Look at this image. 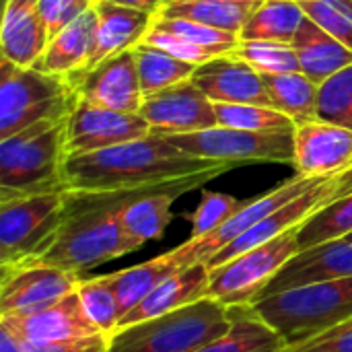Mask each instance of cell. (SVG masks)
Masks as SVG:
<instances>
[{"instance_id":"31","label":"cell","mask_w":352,"mask_h":352,"mask_svg":"<svg viewBox=\"0 0 352 352\" xmlns=\"http://www.w3.org/2000/svg\"><path fill=\"white\" fill-rule=\"evenodd\" d=\"M76 295L80 299V305L89 322L95 326L97 332L113 336L120 330L124 311L120 305L118 291L113 287L111 272L91 278H80L76 287Z\"/></svg>"},{"instance_id":"34","label":"cell","mask_w":352,"mask_h":352,"mask_svg":"<svg viewBox=\"0 0 352 352\" xmlns=\"http://www.w3.org/2000/svg\"><path fill=\"white\" fill-rule=\"evenodd\" d=\"M153 27L175 33L184 39H188L190 43L202 47L204 52H208L210 56H225L231 54L237 45H239V35L231 33V31H223L217 27H208L204 23H196L190 19H182V16H165V14H157L153 21Z\"/></svg>"},{"instance_id":"17","label":"cell","mask_w":352,"mask_h":352,"mask_svg":"<svg viewBox=\"0 0 352 352\" xmlns=\"http://www.w3.org/2000/svg\"><path fill=\"white\" fill-rule=\"evenodd\" d=\"M0 324L8 328L19 340H23V344H41L97 334L80 305L76 291L35 314L0 316Z\"/></svg>"},{"instance_id":"16","label":"cell","mask_w":352,"mask_h":352,"mask_svg":"<svg viewBox=\"0 0 352 352\" xmlns=\"http://www.w3.org/2000/svg\"><path fill=\"white\" fill-rule=\"evenodd\" d=\"M192 82L214 103L272 105L262 74L233 54L214 56L196 66Z\"/></svg>"},{"instance_id":"19","label":"cell","mask_w":352,"mask_h":352,"mask_svg":"<svg viewBox=\"0 0 352 352\" xmlns=\"http://www.w3.org/2000/svg\"><path fill=\"white\" fill-rule=\"evenodd\" d=\"M95 12H97V23L93 33V50H91L89 64L82 72L99 66L101 62L122 52L134 50L138 43H142L144 35L151 31L155 21V14L134 10L109 0H97Z\"/></svg>"},{"instance_id":"7","label":"cell","mask_w":352,"mask_h":352,"mask_svg":"<svg viewBox=\"0 0 352 352\" xmlns=\"http://www.w3.org/2000/svg\"><path fill=\"white\" fill-rule=\"evenodd\" d=\"M299 231L295 229L210 268L208 297L229 307L256 303L278 272L301 252Z\"/></svg>"},{"instance_id":"12","label":"cell","mask_w":352,"mask_h":352,"mask_svg":"<svg viewBox=\"0 0 352 352\" xmlns=\"http://www.w3.org/2000/svg\"><path fill=\"white\" fill-rule=\"evenodd\" d=\"M148 134L151 126L140 113H124L78 99L76 107L66 118V155H87L138 140Z\"/></svg>"},{"instance_id":"43","label":"cell","mask_w":352,"mask_h":352,"mask_svg":"<svg viewBox=\"0 0 352 352\" xmlns=\"http://www.w3.org/2000/svg\"><path fill=\"white\" fill-rule=\"evenodd\" d=\"M0 352H27L23 340H19L8 328L0 324Z\"/></svg>"},{"instance_id":"10","label":"cell","mask_w":352,"mask_h":352,"mask_svg":"<svg viewBox=\"0 0 352 352\" xmlns=\"http://www.w3.org/2000/svg\"><path fill=\"white\" fill-rule=\"evenodd\" d=\"M80 278L39 258L0 266V316L41 311L74 293Z\"/></svg>"},{"instance_id":"40","label":"cell","mask_w":352,"mask_h":352,"mask_svg":"<svg viewBox=\"0 0 352 352\" xmlns=\"http://www.w3.org/2000/svg\"><path fill=\"white\" fill-rule=\"evenodd\" d=\"M287 352H352V318Z\"/></svg>"},{"instance_id":"9","label":"cell","mask_w":352,"mask_h":352,"mask_svg":"<svg viewBox=\"0 0 352 352\" xmlns=\"http://www.w3.org/2000/svg\"><path fill=\"white\" fill-rule=\"evenodd\" d=\"M165 138L192 157L229 163L233 167L248 163L293 165L295 157L293 132H250L212 126L200 132L173 134Z\"/></svg>"},{"instance_id":"13","label":"cell","mask_w":352,"mask_h":352,"mask_svg":"<svg viewBox=\"0 0 352 352\" xmlns=\"http://www.w3.org/2000/svg\"><path fill=\"white\" fill-rule=\"evenodd\" d=\"M151 126V134H192L219 126L214 101H210L192 78L142 99L138 111Z\"/></svg>"},{"instance_id":"23","label":"cell","mask_w":352,"mask_h":352,"mask_svg":"<svg viewBox=\"0 0 352 352\" xmlns=\"http://www.w3.org/2000/svg\"><path fill=\"white\" fill-rule=\"evenodd\" d=\"M293 47L297 52L301 72L318 85L326 82L352 64L351 47L326 33L307 16L293 39Z\"/></svg>"},{"instance_id":"8","label":"cell","mask_w":352,"mask_h":352,"mask_svg":"<svg viewBox=\"0 0 352 352\" xmlns=\"http://www.w3.org/2000/svg\"><path fill=\"white\" fill-rule=\"evenodd\" d=\"M68 192H45L0 202V266L37 258L58 233Z\"/></svg>"},{"instance_id":"30","label":"cell","mask_w":352,"mask_h":352,"mask_svg":"<svg viewBox=\"0 0 352 352\" xmlns=\"http://www.w3.org/2000/svg\"><path fill=\"white\" fill-rule=\"evenodd\" d=\"M134 56H136V68H138V78L144 97L190 80L196 70V64L184 62L146 43H138L134 47Z\"/></svg>"},{"instance_id":"2","label":"cell","mask_w":352,"mask_h":352,"mask_svg":"<svg viewBox=\"0 0 352 352\" xmlns=\"http://www.w3.org/2000/svg\"><path fill=\"white\" fill-rule=\"evenodd\" d=\"M175 190H184V188H175ZM144 192H161V190L109 192V194L68 192L62 225L54 235V239L50 241V245L37 258L82 276V272H89L105 262L138 252L140 245L126 235L120 223V210L128 200ZM184 192L188 194V190Z\"/></svg>"},{"instance_id":"5","label":"cell","mask_w":352,"mask_h":352,"mask_svg":"<svg viewBox=\"0 0 352 352\" xmlns=\"http://www.w3.org/2000/svg\"><path fill=\"white\" fill-rule=\"evenodd\" d=\"M231 328V307L204 297L165 316L120 328L109 352H198Z\"/></svg>"},{"instance_id":"39","label":"cell","mask_w":352,"mask_h":352,"mask_svg":"<svg viewBox=\"0 0 352 352\" xmlns=\"http://www.w3.org/2000/svg\"><path fill=\"white\" fill-rule=\"evenodd\" d=\"M97 0H39L41 16L47 27L50 39L60 33L66 25L76 21L80 14L91 10Z\"/></svg>"},{"instance_id":"32","label":"cell","mask_w":352,"mask_h":352,"mask_svg":"<svg viewBox=\"0 0 352 352\" xmlns=\"http://www.w3.org/2000/svg\"><path fill=\"white\" fill-rule=\"evenodd\" d=\"M219 126L250 132H295V120L272 105L214 103Z\"/></svg>"},{"instance_id":"1","label":"cell","mask_w":352,"mask_h":352,"mask_svg":"<svg viewBox=\"0 0 352 352\" xmlns=\"http://www.w3.org/2000/svg\"><path fill=\"white\" fill-rule=\"evenodd\" d=\"M231 169L229 163L192 157L165 136L148 134L103 151L68 157L64 188L74 194L175 188L194 192Z\"/></svg>"},{"instance_id":"27","label":"cell","mask_w":352,"mask_h":352,"mask_svg":"<svg viewBox=\"0 0 352 352\" xmlns=\"http://www.w3.org/2000/svg\"><path fill=\"white\" fill-rule=\"evenodd\" d=\"M272 107L287 113L295 124L318 118L320 85L301 70L283 74H262Z\"/></svg>"},{"instance_id":"6","label":"cell","mask_w":352,"mask_h":352,"mask_svg":"<svg viewBox=\"0 0 352 352\" xmlns=\"http://www.w3.org/2000/svg\"><path fill=\"white\" fill-rule=\"evenodd\" d=\"M78 103L70 76L0 58V140L45 120H64Z\"/></svg>"},{"instance_id":"28","label":"cell","mask_w":352,"mask_h":352,"mask_svg":"<svg viewBox=\"0 0 352 352\" xmlns=\"http://www.w3.org/2000/svg\"><path fill=\"white\" fill-rule=\"evenodd\" d=\"M305 12L297 0H260L258 8L239 33V39H264L293 43Z\"/></svg>"},{"instance_id":"44","label":"cell","mask_w":352,"mask_h":352,"mask_svg":"<svg viewBox=\"0 0 352 352\" xmlns=\"http://www.w3.org/2000/svg\"><path fill=\"white\" fill-rule=\"evenodd\" d=\"M344 239H351V241H352V235H349V237H344Z\"/></svg>"},{"instance_id":"25","label":"cell","mask_w":352,"mask_h":352,"mask_svg":"<svg viewBox=\"0 0 352 352\" xmlns=\"http://www.w3.org/2000/svg\"><path fill=\"white\" fill-rule=\"evenodd\" d=\"M280 334L268 326L252 305L231 307V328L198 352H287Z\"/></svg>"},{"instance_id":"11","label":"cell","mask_w":352,"mask_h":352,"mask_svg":"<svg viewBox=\"0 0 352 352\" xmlns=\"http://www.w3.org/2000/svg\"><path fill=\"white\" fill-rule=\"evenodd\" d=\"M320 179H324V177H305V175L295 173L293 177L280 182L272 190H268L256 198L245 200V206L239 212H235L221 229H217L214 233H210L202 239H188L182 245H177L175 250H171L175 262L182 268H188V266L198 264V262L206 264L217 252L227 248L231 241H235L239 235L250 231L254 225H258L266 217H270L274 210L283 208L293 198L301 196L305 190H309Z\"/></svg>"},{"instance_id":"41","label":"cell","mask_w":352,"mask_h":352,"mask_svg":"<svg viewBox=\"0 0 352 352\" xmlns=\"http://www.w3.org/2000/svg\"><path fill=\"white\" fill-rule=\"evenodd\" d=\"M27 352H109L111 336L107 334H89L80 338H66L41 344H25Z\"/></svg>"},{"instance_id":"33","label":"cell","mask_w":352,"mask_h":352,"mask_svg":"<svg viewBox=\"0 0 352 352\" xmlns=\"http://www.w3.org/2000/svg\"><path fill=\"white\" fill-rule=\"evenodd\" d=\"M352 235V190L324 206L299 231L301 250Z\"/></svg>"},{"instance_id":"22","label":"cell","mask_w":352,"mask_h":352,"mask_svg":"<svg viewBox=\"0 0 352 352\" xmlns=\"http://www.w3.org/2000/svg\"><path fill=\"white\" fill-rule=\"evenodd\" d=\"M97 12L95 6L80 14L76 21L66 25L60 33H56L50 41L41 58L37 60V68L50 74L60 76H78L91 58L93 50V33H95Z\"/></svg>"},{"instance_id":"29","label":"cell","mask_w":352,"mask_h":352,"mask_svg":"<svg viewBox=\"0 0 352 352\" xmlns=\"http://www.w3.org/2000/svg\"><path fill=\"white\" fill-rule=\"evenodd\" d=\"M182 266L175 262L171 252H165L148 262L136 264L132 268L126 270H118L111 272L113 276V287L118 291L120 297V305L124 316L134 309L153 289H157L165 278H169L171 274L179 272Z\"/></svg>"},{"instance_id":"3","label":"cell","mask_w":352,"mask_h":352,"mask_svg":"<svg viewBox=\"0 0 352 352\" xmlns=\"http://www.w3.org/2000/svg\"><path fill=\"white\" fill-rule=\"evenodd\" d=\"M66 118L45 120L0 140V202L64 188Z\"/></svg>"},{"instance_id":"15","label":"cell","mask_w":352,"mask_h":352,"mask_svg":"<svg viewBox=\"0 0 352 352\" xmlns=\"http://www.w3.org/2000/svg\"><path fill=\"white\" fill-rule=\"evenodd\" d=\"M72 82L76 85L80 101L124 113H138L144 99L134 50L101 62L99 66L74 76Z\"/></svg>"},{"instance_id":"4","label":"cell","mask_w":352,"mask_h":352,"mask_svg":"<svg viewBox=\"0 0 352 352\" xmlns=\"http://www.w3.org/2000/svg\"><path fill=\"white\" fill-rule=\"evenodd\" d=\"M252 307L291 349L351 320L352 276L266 295Z\"/></svg>"},{"instance_id":"38","label":"cell","mask_w":352,"mask_h":352,"mask_svg":"<svg viewBox=\"0 0 352 352\" xmlns=\"http://www.w3.org/2000/svg\"><path fill=\"white\" fill-rule=\"evenodd\" d=\"M142 43L153 45V47H159V50H163V52H167V54H171V56H175V58H179V60H184V62L196 64V66H200V64H204L206 60L214 58V56H210L208 52H204L202 47L190 43L188 39H184V37H179V35H175V33L157 29V27H151V31L144 35Z\"/></svg>"},{"instance_id":"35","label":"cell","mask_w":352,"mask_h":352,"mask_svg":"<svg viewBox=\"0 0 352 352\" xmlns=\"http://www.w3.org/2000/svg\"><path fill=\"white\" fill-rule=\"evenodd\" d=\"M235 58L254 66L260 74H283L301 70L293 43L264 41V39H241L231 52Z\"/></svg>"},{"instance_id":"42","label":"cell","mask_w":352,"mask_h":352,"mask_svg":"<svg viewBox=\"0 0 352 352\" xmlns=\"http://www.w3.org/2000/svg\"><path fill=\"white\" fill-rule=\"evenodd\" d=\"M109 2H116V4H122V6H128V8H134V10H142V12H148V14H159L161 8L169 2V0H109Z\"/></svg>"},{"instance_id":"26","label":"cell","mask_w":352,"mask_h":352,"mask_svg":"<svg viewBox=\"0 0 352 352\" xmlns=\"http://www.w3.org/2000/svg\"><path fill=\"white\" fill-rule=\"evenodd\" d=\"M258 4L260 0H169L159 14L190 19L239 35Z\"/></svg>"},{"instance_id":"24","label":"cell","mask_w":352,"mask_h":352,"mask_svg":"<svg viewBox=\"0 0 352 352\" xmlns=\"http://www.w3.org/2000/svg\"><path fill=\"white\" fill-rule=\"evenodd\" d=\"M184 194V190H161L144 192L128 200L120 210V223L126 235L140 248L146 241H159L173 221V202Z\"/></svg>"},{"instance_id":"21","label":"cell","mask_w":352,"mask_h":352,"mask_svg":"<svg viewBox=\"0 0 352 352\" xmlns=\"http://www.w3.org/2000/svg\"><path fill=\"white\" fill-rule=\"evenodd\" d=\"M208 285H210V268L204 262L182 268L179 272L165 278L157 289H153L134 309H130L122 318L120 328L134 326L165 316L169 311H175L194 301H200L208 297Z\"/></svg>"},{"instance_id":"14","label":"cell","mask_w":352,"mask_h":352,"mask_svg":"<svg viewBox=\"0 0 352 352\" xmlns=\"http://www.w3.org/2000/svg\"><path fill=\"white\" fill-rule=\"evenodd\" d=\"M293 169L305 177H332L352 171V130L320 118L295 126Z\"/></svg>"},{"instance_id":"37","label":"cell","mask_w":352,"mask_h":352,"mask_svg":"<svg viewBox=\"0 0 352 352\" xmlns=\"http://www.w3.org/2000/svg\"><path fill=\"white\" fill-rule=\"evenodd\" d=\"M318 118L352 130V64L320 85Z\"/></svg>"},{"instance_id":"36","label":"cell","mask_w":352,"mask_h":352,"mask_svg":"<svg viewBox=\"0 0 352 352\" xmlns=\"http://www.w3.org/2000/svg\"><path fill=\"white\" fill-rule=\"evenodd\" d=\"M245 206V200H239L231 194L225 192H210L202 190L200 204L186 214V219L192 225V235L190 239H202L217 229H221L235 212H239Z\"/></svg>"},{"instance_id":"18","label":"cell","mask_w":352,"mask_h":352,"mask_svg":"<svg viewBox=\"0 0 352 352\" xmlns=\"http://www.w3.org/2000/svg\"><path fill=\"white\" fill-rule=\"evenodd\" d=\"M352 276V241L351 239H334L320 245H314L309 250H301L270 283V287L262 293L274 295L280 291L314 285V283H326V280H338V278H351Z\"/></svg>"},{"instance_id":"20","label":"cell","mask_w":352,"mask_h":352,"mask_svg":"<svg viewBox=\"0 0 352 352\" xmlns=\"http://www.w3.org/2000/svg\"><path fill=\"white\" fill-rule=\"evenodd\" d=\"M50 41L39 0H4L0 25V58L19 66H35Z\"/></svg>"}]
</instances>
